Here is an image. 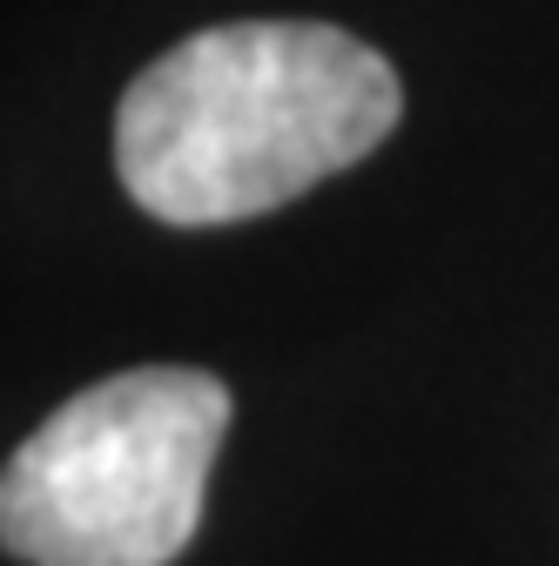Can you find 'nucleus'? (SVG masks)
I'll return each mask as SVG.
<instances>
[{
  "label": "nucleus",
  "instance_id": "nucleus-2",
  "mask_svg": "<svg viewBox=\"0 0 559 566\" xmlns=\"http://www.w3.org/2000/svg\"><path fill=\"white\" fill-rule=\"evenodd\" d=\"M230 385L143 365L67 398L8 459L0 539L28 566H169L202 520Z\"/></svg>",
  "mask_w": 559,
  "mask_h": 566
},
{
  "label": "nucleus",
  "instance_id": "nucleus-1",
  "mask_svg": "<svg viewBox=\"0 0 559 566\" xmlns=\"http://www.w3.org/2000/svg\"><path fill=\"white\" fill-rule=\"evenodd\" d=\"M398 67L324 21H230L156 54L115 108L122 189L176 230H217L365 163L398 128Z\"/></svg>",
  "mask_w": 559,
  "mask_h": 566
}]
</instances>
